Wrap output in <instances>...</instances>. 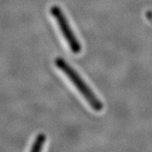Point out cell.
<instances>
[{"instance_id":"1","label":"cell","mask_w":152,"mask_h":152,"mask_svg":"<svg viewBox=\"0 0 152 152\" xmlns=\"http://www.w3.org/2000/svg\"><path fill=\"white\" fill-rule=\"evenodd\" d=\"M56 65L69 79L72 84L75 86L78 91L83 96V97L85 98V100L89 103L93 110L96 112H100L103 109V103L98 99L96 94L88 86L86 83L83 80L81 77L79 75L76 73V71L74 70L62 58L56 59Z\"/></svg>"},{"instance_id":"2","label":"cell","mask_w":152,"mask_h":152,"mask_svg":"<svg viewBox=\"0 0 152 152\" xmlns=\"http://www.w3.org/2000/svg\"><path fill=\"white\" fill-rule=\"evenodd\" d=\"M51 13H52L53 16L55 18L56 21L58 23V26L60 28V31L66 40L72 53L75 54L80 53L81 52V45L78 41V39L76 38L75 35L73 32L70 26H69L68 20H66L65 16L63 14L62 10L58 6H53L51 8Z\"/></svg>"},{"instance_id":"3","label":"cell","mask_w":152,"mask_h":152,"mask_svg":"<svg viewBox=\"0 0 152 152\" xmlns=\"http://www.w3.org/2000/svg\"><path fill=\"white\" fill-rule=\"evenodd\" d=\"M45 139H46V137H45L43 134H40V135H38L31 151L34 152L40 151L42 150V146H43V144H44V142H45Z\"/></svg>"}]
</instances>
